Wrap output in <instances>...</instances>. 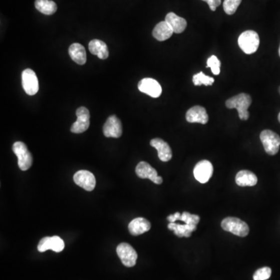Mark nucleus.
<instances>
[{
	"instance_id": "1",
	"label": "nucleus",
	"mask_w": 280,
	"mask_h": 280,
	"mask_svg": "<svg viewBox=\"0 0 280 280\" xmlns=\"http://www.w3.org/2000/svg\"><path fill=\"white\" fill-rule=\"evenodd\" d=\"M252 99L249 94L241 93L238 95L234 96L226 101V108L229 109L236 108L238 112L239 118L241 120H247L249 118V107L251 105Z\"/></svg>"
},
{
	"instance_id": "2",
	"label": "nucleus",
	"mask_w": 280,
	"mask_h": 280,
	"mask_svg": "<svg viewBox=\"0 0 280 280\" xmlns=\"http://www.w3.org/2000/svg\"><path fill=\"white\" fill-rule=\"evenodd\" d=\"M259 36L254 31H246L239 37V47L246 54L250 55L255 53L259 47Z\"/></svg>"
},
{
	"instance_id": "3",
	"label": "nucleus",
	"mask_w": 280,
	"mask_h": 280,
	"mask_svg": "<svg viewBox=\"0 0 280 280\" xmlns=\"http://www.w3.org/2000/svg\"><path fill=\"white\" fill-rule=\"evenodd\" d=\"M221 226L225 231L230 232L238 237H244L249 233V226L245 222L237 217H226Z\"/></svg>"
},
{
	"instance_id": "4",
	"label": "nucleus",
	"mask_w": 280,
	"mask_h": 280,
	"mask_svg": "<svg viewBox=\"0 0 280 280\" xmlns=\"http://www.w3.org/2000/svg\"><path fill=\"white\" fill-rule=\"evenodd\" d=\"M13 151L18 158V166L21 171H27L32 167L33 157L23 142H16L13 146Z\"/></svg>"
},
{
	"instance_id": "5",
	"label": "nucleus",
	"mask_w": 280,
	"mask_h": 280,
	"mask_svg": "<svg viewBox=\"0 0 280 280\" xmlns=\"http://www.w3.org/2000/svg\"><path fill=\"white\" fill-rule=\"evenodd\" d=\"M260 139L264 146V151L268 155L274 156L279 150L280 137L275 132L271 130L262 131L260 134Z\"/></svg>"
},
{
	"instance_id": "6",
	"label": "nucleus",
	"mask_w": 280,
	"mask_h": 280,
	"mask_svg": "<svg viewBox=\"0 0 280 280\" xmlns=\"http://www.w3.org/2000/svg\"><path fill=\"white\" fill-rule=\"evenodd\" d=\"M117 254L120 257L122 264L126 267H133L137 260V253L130 244L121 243L117 247Z\"/></svg>"
},
{
	"instance_id": "7",
	"label": "nucleus",
	"mask_w": 280,
	"mask_h": 280,
	"mask_svg": "<svg viewBox=\"0 0 280 280\" xmlns=\"http://www.w3.org/2000/svg\"><path fill=\"white\" fill-rule=\"evenodd\" d=\"M22 86L28 95H35L38 93L39 90V80L33 70L31 69L24 70L22 73Z\"/></svg>"
},
{
	"instance_id": "8",
	"label": "nucleus",
	"mask_w": 280,
	"mask_h": 280,
	"mask_svg": "<svg viewBox=\"0 0 280 280\" xmlns=\"http://www.w3.org/2000/svg\"><path fill=\"white\" fill-rule=\"evenodd\" d=\"M77 122L72 125L71 132L73 133H82L90 126V112L85 107H80L77 110Z\"/></svg>"
},
{
	"instance_id": "9",
	"label": "nucleus",
	"mask_w": 280,
	"mask_h": 280,
	"mask_svg": "<svg viewBox=\"0 0 280 280\" xmlns=\"http://www.w3.org/2000/svg\"><path fill=\"white\" fill-rule=\"evenodd\" d=\"M136 173L140 178H148L153 183L160 185L163 182V178L158 176L157 171L146 162L142 161L136 166Z\"/></svg>"
},
{
	"instance_id": "10",
	"label": "nucleus",
	"mask_w": 280,
	"mask_h": 280,
	"mask_svg": "<svg viewBox=\"0 0 280 280\" xmlns=\"http://www.w3.org/2000/svg\"><path fill=\"white\" fill-rule=\"evenodd\" d=\"M213 173V167L209 160H201L194 168V176L195 179L200 183L208 182Z\"/></svg>"
},
{
	"instance_id": "11",
	"label": "nucleus",
	"mask_w": 280,
	"mask_h": 280,
	"mask_svg": "<svg viewBox=\"0 0 280 280\" xmlns=\"http://www.w3.org/2000/svg\"><path fill=\"white\" fill-rule=\"evenodd\" d=\"M138 88H139V91L150 96L152 98H159L161 95V86L154 79H143L139 81Z\"/></svg>"
},
{
	"instance_id": "12",
	"label": "nucleus",
	"mask_w": 280,
	"mask_h": 280,
	"mask_svg": "<svg viewBox=\"0 0 280 280\" xmlns=\"http://www.w3.org/2000/svg\"><path fill=\"white\" fill-rule=\"evenodd\" d=\"M73 180L78 186L81 187L86 191H91L95 188V177L90 171L84 170L77 171L73 176Z\"/></svg>"
},
{
	"instance_id": "13",
	"label": "nucleus",
	"mask_w": 280,
	"mask_h": 280,
	"mask_svg": "<svg viewBox=\"0 0 280 280\" xmlns=\"http://www.w3.org/2000/svg\"><path fill=\"white\" fill-rule=\"evenodd\" d=\"M65 243L63 239L58 236L46 237L42 238L39 242L38 250L40 252H45L48 250H53L56 252H61L64 249Z\"/></svg>"
},
{
	"instance_id": "14",
	"label": "nucleus",
	"mask_w": 280,
	"mask_h": 280,
	"mask_svg": "<svg viewBox=\"0 0 280 280\" xmlns=\"http://www.w3.org/2000/svg\"><path fill=\"white\" fill-rule=\"evenodd\" d=\"M103 132L106 137L119 138L122 135V125L116 115H111L107 119Z\"/></svg>"
},
{
	"instance_id": "15",
	"label": "nucleus",
	"mask_w": 280,
	"mask_h": 280,
	"mask_svg": "<svg viewBox=\"0 0 280 280\" xmlns=\"http://www.w3.org/2000/svg\"><path fill=\"white\" fill-rule=\"evenodd\" d=\"M186 120L190 123H200L205 125L209 121V115L205 108L196 105L190 108L187 112Z\"/></svg>"
},
{
	"instance_id": "16",
	"label": "nucleus",
	"mask_w": 280,
	"mask_h": 280,
	"mask_svg": "<svg viewBox=\"0 0 280 280\" xmlns=\"http://www.w3.org/2000/svg\"><path fill=\"white\" fill-rule=\"evenodd\" d=\"M150 145L158 152V157L163 162H167L172 158V151L168 143L163 139L156 138L152 139Z\"/></svg>"
},
{
	"instance_id": "17",
	"label": "nucleus",
	"mask_w": 280,
	"mask_h": 280,
	"mask_svg": "<svg viewBox=\"0 0 280 280\" xmlns=\"http://www.w3.org/2000/svg\"><path fill=\"white\" fill-rule=\"evenodd\" d=\"M151 228V224L147 219L143 217H138L131 221L129 224V230L133 236L143 234L149 231Z\"/></svg>"
},
{
	"instance_id": "18",
	"label": "nucleus",
	"mask_w": 280,
	"mask_h": 280,
	"mask_svg": "<svg viewBox=\"0 0 280 280\" xmlns=\"http://www.w3.org/2000/svg\"><path fill=\"white\" fill-rule=\"evenodd\" d=\"M165 21L172 28L174 33H182L187 27L186 20L178 17L174 13L171 12L167 14L165 18Z\"/></svg>"
},
{
	"instance_id": "19",
	"label": "nucleus",
	"mask_w": 280,
	"mask_h": 280,
	"mask_svg": "<svg viewBox=\"0 0 280 280\" xmlns=\"http://www.w3.org/2000/svg\"><path fill=\"white\" fill-rule=\"evenodd\" d=\"M173 33L174 32H173L172 28L164 21L156 25L153 31V36L157 40L164 42V41L170 39L172 36Z\"/></svg>"
},
{
	"instance_id": "20",
	"label": "nucleus",
	"mask_w": 280,
	"mask_h": 280,
	"mask_svg": "<svg viewBox=\"0 0 280 280\" xmlns=\"http://www.w3.org/2000/svg\"><path fill=\"white\" fill-rule=\"evenodd\" d=\"M167 227L169 230H173L174 234L178 237H191V233L196 230L197 225L170 223Z\"/></svg>"
},
{
	"instance_id": "21",
	"label": "nucleus",
	"mask_w": 280,
	"mask_h": 280,
	"mask_svg": "<svg viewBox=\"0 0 280 280\" xmlns=\"http://www.w3.org/2000/svg\"><path fill=\"white\" fill-rule=\"evenodd\" d=\"M69 54L73 61L79 65H84L87 62V53L82 45L74 43L70 46Z\"/></svg>"
},
{
	"instance_id": "22",
	"label": "nucleus",
	"mask_w": 280,
	"mask_h": 280,
	"mask_svg": "<svg viewBox=\"0 0 280 280\" xmlns=\"http://www.w3.org/2000/svg\"><path fill=\"white\" fill-rule=\"evenodd\" d=\"M89 50L93 55L98 56L101 60H106L109 56L106 44L98 39H94L90 42Z\"/></svg>"
},
{
	"instance_id": "23",
	"label": "nucleus",
	"mask_w": 280,
	"mask_h": 280,
	"mask_svg": "<svg viewBox=\"0 0 280 280\" xmlns=\"http://www.w3.org/2000/svg\"><path fill=\"white\" fill-rule=\"evenodd\" d=\"M257 182V176L251 171L244 170L239 171L236 175V183L239 186H254Z\"/></svg>"
},
{
	"instance_id": "24",
	"label": "nucleus",
	"mask_w": 280,
	"mask_h": 280,
	"mask_svg": "<svg viewBox=\"0 0 280 280\" xmlns=\"http://www.w3.org/2000/svg\"><path fill=\"white\" fill-rule=\"evenodd\" d=\"M35 6L39 12L45 15H53L57 11V5L51 0H35Z\"/></svg>"
},
{
	"instance_id": "25",
	"label": "nucleus",
	"mask_w": 280,
	"mask_h": 280,
	"mask_svg": "<svg viewBox=\"0 0 280 280\" xmlns=\"http://www.w3.org/2000/svg\"><path fill=\"white\" fill-rule=\"evenodd\" d=\"M192 81H193V84L195 86H211L213 84L215 80L212 77H207L202 72H200V73H197V74L193 76Z\"/></svg>"
},
{
	"instance_id": "26",
	"label": "nucleus",
	"mask_w": 280,
	"mask_h": 280,
	"mask_svg": "<svg viewBox=\"0 0 280 280\" xmlns=\"http://www.w3.org/2000/svg\"><path fill=\"white\" fill-rule=\"evenodd\" d=\"M242 0H224L223 10L228 15H233L237 11Z\"/></svg>"
},
{
	"instance_id": "27",
	"label": "nucleus",
	"mask_w": 280,
	"mask_h": 280,
	"mask_svg": "<svg viewBox=\"0 0 280 280\" xmlns=\"http://www.w3.org/2000/svg\"><path fill=\"white\" fill-rule=\"evenodd\" d=\"M207 67L211 69L214 75H219L220 73V62L216 56H212L208 59Z\"/></svg>"
},
{
	"instance_id": "28",
	"label": "nucleus",
	"mask_w": 280,
	"mask_h": 280,
	"mask_svg": "<svg viewBox=\"0 0 280 280\" xmlns=\"http://www.w3.org/2000/svg\"><path fill=\"white\" fill-rule=\"evenodd\" d=\"M178 220L184 221L187 224L197 225L200 220V217L198 215L190 214L189 212H184L178 217Z\"/></svg>"
},
{
	"instance_id": "29",
	"label": "nucleus",
	"mask_w": 280,
	"mask_h": 280,
	"mask_svg": "<svg viewBox=\"0 0 280 280\" xmlns=\"http://www.w3.org/2000/svg\"><path fill=\"white\" fill-rule=\"evenodd\" d=\"M271 270L269 267H263L257 269L253 275L254 280H266L270 278Z\"/></svg>"
},
{
	"instance_id": "30",
	"label": "nucleus",
	"mask_w": 280,
	"mask_h": 280,
	"mask_svg": "<svg viewBox=\"0 0 280 280\" xmlns=\"http://www.w3.org/2000/svg\"><path fill=\"white\" fill-rule=\"evenodd\" d=\"M204 2H206L209 5L211 11H215L221 4V0H202Z\"/></svg>"
},
{
	"instance_id": "31",
	"label": "nucleus",
	"mask_w": 280,
	"mask_h": 280,
	"mask_svg": "<svg viewBox=\"0 0 280 280\" xmlns=\"http://www.w3.org/2000/svg\"><path fill=\"white\" fill-rule=\"evenodd\" d=\"M180 216H181V213L179 212H177L174 214L170 215V216H167V220L170 223H175V221L178 220V217Z\"/></svg>"
},
{
	"instance_id": "32",
	"label": "nucleus",
	"mask_w": 280,
	"mask_h": 280,
	"mask_svg": "<svg viewBox=\"0 0 280 280\" xmlns=\"http://www.w3.org/2000/svg\"><path fill=\"white\" fill-rule=\"evenodd\" d=\"M278 122H280V112H279V114H278Z\"/></svg>"
},
{
	"instance_id": "33",
	"label": "nucleus",
	"mask_w": 280,
	"mask_h": 280,
	"mask_svg": "<svg viewBox=\"0 0 280 280\" xmlns=\"http://www.w3.org/2000/svg\"><path fill=\"white\" fill-rule=\"evenodd\" d=\"M278 55H279L280 56V46H279V49H278Z\"/></svg>"
},
{
	"instance_id": "34",
	"label": "nucleus",
	"mask_w": 280,
	"mask_h": 280,
	"mask_svg": "<svg viewBox=\"0 0 280 280\" xmlns=\"http://www.w3.org/2000/svg\"><path fill=\"white\" fill-rule=\"evenodd\" d=\"M278 92H279V94H280V87H279V88H278Z\"/></svg>"
}]
</instances>
